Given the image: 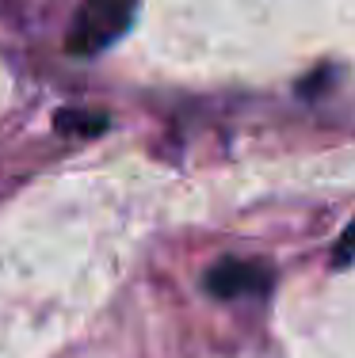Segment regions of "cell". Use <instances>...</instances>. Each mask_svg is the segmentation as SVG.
<instances>
[{
	"mask_svg": "<svg viewBox=\"0 0 355 358\" xmlns=\"http://www.w3.org/2000/svg\"><path fill=\"white\" fill-rule=\"evenodd\" d=\"M57 134H81V138H96L107 130V115H92V110H57L54 118Z\"/></svg>",
	"mask_w": 355,
	"mask_h": 358,
	"instance_id": "obj_3",
	"label": "cell"
},
{
	"mask_svg": "<svg viewBox=\"0 0 355 358\" xmlns=\"http://www.w3.org/2000/svg\"><path fill=\"white\" fill-rule=\"evenodd\" d=\"M351 252H355V221L348 225V233H344V244H340V252H336V255H340V259H348Z\"/></svg>",
	"mask_w": 355,
	"mask_h": 358,
	"instance_id": "obj_4",
	"label": "cell"
},
{
	"mask_svg": "<svg viewBox=\"0 0 355 358\" xmlns=\"http://www.w3.org/2000/svg\"><path fill=\"white\" fill-rule=\"evenodd\" d=\"M207 289L222 301L241 294H260L267 289V271L260 263H244V259H222L214 271L207 275Z\"/></svg>",
	"mask_w": 355,
	"mask_h": 358,
	"instance_id": "obj_2",
	"label": "cell"
},
{
	"mask_svg": "<svg viewBox=\"0 0 355 358\" xmlns=\"http://www.w3.org/2000/svg\"><path fill=\"white\" fill-rule=\"evenodd\" d=\"M134 0H84L81 12L73 15L69 50L73 54H96L130 27Z\"/></svg>",
	"mask_w": 355,
	"mask_h": 358,
	"instance_id": "obj_1",
	"label": "cell"
}]
</instances>
